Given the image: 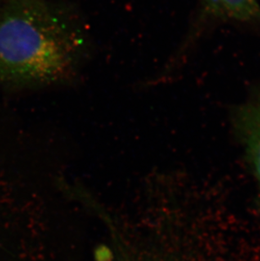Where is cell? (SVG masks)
Returning a JSON list of instances; mask_svg holds the SVG:
<instances>
[{"instance_id":"obj_1","label":"cell","mask_w":260,"mask_h":261,"mask_svg":"<svg viewBox=\"0 0 260 261\" xmlns=\"http://www.w3.org/2000/svg\"><path fill=\"white\" fill-rule=\"evenodd\" d=\"M88 31L69 5L7 0L0 11V85L20 88L63 84L88 59Z\"/></svg>"},{"instance_id":"obj_2","label":"cell","mask_w":260,"mask_h":261,"mask_svg":"<svg viewBox=\"0 0 260 261\" xmlns=\"http://www.w3.org/2000/svg\"><path fill=\"white\" fill-rule=\"evenodd\" d=\"M234 21L260 25L258 0H199V15L194 31L187 40L189 43L197 31L207 23Z\"/></svg>"},{"instance_id":"obj_3","label":"cell","mask_w":260,"mask_h":261,"mask_svg":"<svg viewBox=\"0 0 260 261\" xmlns=\"http://www.w3.org/2000/svg\"><path fill=\"white\" fill-rule=\"evenodd\" d=\"M232 121L260 189V94L238 106Z\"/></svg>"},{"instance_id":"obj_4","label":"cell","mask_w":260,"mask_h":261,"mask_svg":"<svg viewBox=\"0 0 260 261\" xmlns=\"http://www.w3.org/2000/svg\"><path fill=\"white\" fill-rule=\"evenodd\" d=\"M5 1H7V0H0V3H5Z\"/></svg>"}]
</instances>
